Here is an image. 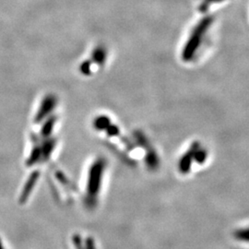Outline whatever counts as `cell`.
Listing matches in <instances>:
<instances>
[{"mask_svg": "<svg viewBox=\"0 0 249 249\" xmlns=\"http://www.w3.org/2000/svg\"><path fill=\"white\" fill-rule=\"evenodd\" d=\"M233 239L237 243L249 245V224L241 226L233 231Z\"/></svg>", "mask_w": 249, "mask_h": 249, "instance_id": "1", "label": "cell"}, {"mask_svg": "<svg viewBox=\"0 0 249 249\" xmlns=\"http://www.w3.org/2000/svg\"><path fill=\"white\" fill-rule=\"evenodd\" d=\"M0 249H4V247H3V244H2L1 240H0Z\"/></svg>", "mask_w": 249, "mask_h": 249, "instance_id": "2", "label": "cell"}]
</instances>
